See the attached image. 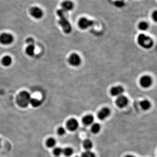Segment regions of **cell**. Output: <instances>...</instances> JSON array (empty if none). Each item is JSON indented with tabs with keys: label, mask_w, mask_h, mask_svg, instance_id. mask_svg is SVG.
<instances>
[{
	"label": "cell",
	"mask_w": 157,
	"mask_h": 157,
	"mask_svg": "<svg viewBox=\"0 0 157 157\" xmlns=\"http://www.w3.org/2000/svg\"><path fill=\"white\" fill-rule=\"evenodd\" d=\"M67 12L62 9L58 10L57 14L59 17L58 24L61 26L63 31L66 34H69L71 32L72 28L69 20L67 19Z\"/></svg>",
	"instance_id": "6da1fadb"
},
{
	"label": "cell",
	"mask_w": 157,
	"mask_h": 157,
	"mask_svg": "<svg viewBox=\"0 0 157 157\" xmlns=\"http://www.w3.org/2000/svg\"><path fill=\"white\" fill-rule=\"evenodd\" d=\"M31 99L30 94L29 92L24 91H22L17 97V103L20 107L25 108L29 104Z\"/></svg>",
	"instance_id": "7a4b0ae2"
},
{
	"label": "cell",
	"mask_w": 157,
	"mask_h": 157,
	"mask_svg": "<svg viewBox=\"0 0 157 157\" xmlns=\"http://www.w3.org/2000/svg\"><path fill=\"white\" fill-rule=\"evenodd\" d=\"M139 44L144 49H149L153 45V41L151 38L145 34H141L139 35L138 38Z\"/></svg>",
	"instance_id": "3957f363"
},
{
	"label": "cell",
	"mask_w": 157,
	"mask_h": 157,
	"mask_svg": "<svg viewBox=\"0 0 157 157\" xmlns=\"http://www.w3.org/2000/svg\"><path fill=\"white\" fill-rule=\"evenodd\" d=\"M78 24L81 29L85 30L94 25V22L86 17H82L78 20Z\"/></svg>",
	"instance_id": "277c9868"
},
{
	"label": "cell",
	"mask_w": 157,
	"mask_h": 157,
	"mask_svg": "<svg viewBox=\"0 0 157 157\" xmlns=\"http://www.w3.org/2000/svg\"><path fill=\"white\" fill-rule=\"evenodd\" d=\"M14 39V37L9 33H3L0 35V43L4 45L11 44Z\"/></svg>",
	"instance_id": "5b68a950"
},
{
	"label": "cell",
	"mask_w": 157,
	"mask_h": 157,
	"mask_svg": "<svg viewBox=\"0 0 157 157\" xmlns=\"http://www.w3.org/2000/svg\"><path fill=\"white\" fill-rule=\"evenodd\" d=\"M70 65L73 66H78L81 64V60L80 57L76 53L71 54L68 59Z\"/></svg>",
	"instance_id": "8992f818"
},
{
	"label": "cell",
	"mask_w": 157,
	"mask_h": 157,
	"mask_svg": "<svg viewBox=\"0 0 157 157\" xmlns=\"http://www.w3.org/2000/svg\"><path fill=\"white\" fill-rule=\"evenodd\" d=\"M30 14L35 19H39L43 16V10L38 7H33L30 10Z\"/></svg>",
	"instance_id": "52a82bcc"
},
{
	"label": "cell",
	"mask_w": 157,
	"mask_h": 157,
	"mask_svg": "<svg viewBox=\"0 0 157 157\" xmlns=\"http://www.w3.org/2000/svg\"><path fill=\"white\" fill-rule=\"evenodd\" d=\"M116 103L117 105L119 108H124L128 104V99L125 96L120 95L116 99Z\"/></svg>",
	"instance_id": "ba28073f"
},
{
	"label": "cell",
	"mask_w": 157,
	"mask_h": 157,
	"mask_svg": "<svg viewBox=\"0 0 157 157\" xmlns=\"http://www.w3.org/2000/svg\"><path fill=\"white\" fill-rule=\"evenodd\" d=\"M74 3L69 0L64 1L61 3V9L67 12L72 10L74 9Z\"/></svg>",
	"instance_id": "9c48e42d"
},
{
	"label": "cell",
	"mask_w": 157,
	"mask_h": 157,
	"mask_svg": "<svg viewBox=\"0 0 157 157\" xmlns=\"http://www.w3.org/2000/svg\"><path fill=\"white\" fill-rule=\"evenodd\" d=\"M66 126L68 130L72 131H73L76 130L78 128V121L75 118L70 119L67 122Z\"/></svg>",
	"instance_id": "30bf717a"
},
{
	"label": "cell",
	"mask_w": 157,
	"mask_h": 157,
	"mask_svg": "<svg viewBox=\"0 0 157 157\" xmlns=\"http://www.w3.org/2000/svg\"><path fill=\"white\" fill-rule=\"evenodd\" d=\"M152 81L149 76H142L140 79V84L144 88H148L151 85Z\"/></svg>",
	"instance_id": "8fae6325"
},
{
	"label": "cell",
	"mask_w": 157,
	"mask_h": 157,
	"mask_svg": "<svg viewBox=\"0 0 157 157\" xmlns=\"http://www.w3.org/2000/svg\"><path fill=\"white\" fill-rule=\"evenodd\" d=\"M110 114V110L107 107L102 108L98 113V117L100 120H104L109 117Z\"/></svg>",
	"instance_id": "7c38bea8"
},
{
	"label": "cell",
	"mask_w": 157,
	"mask_h": 157,
	"mask_svg": "<svg viewBox=\"0 0 157 157\" xmlns=\"http://www.w3.org/2000/svg\"><path fill=\"white\" fill-rule=\"evenodd\" d=\"M110 94L114 97H119L123 94L124 92V89L121 86H116L113 87L110 90Z\"/></svg>",
	"instance_id": "4fadbf2b"
},
{
	"label": "cell",
	"mask_w": 157,
	"mask_h": 157,
	"mask_svg": "<svg viewBox=\"0 0 157 157\" xmlns=\"http://www.w3.org/2000/svg\"><path fill=\"white\" fill-rule=\"evenodd\" d=\"M94 117L91 115H87L85 116L83 119V122L84 124L86 126L92 124L94 122Z\"/></svg>",
	"instance_id": "5bb4252c"
},
{
	"label": "cell",
	"mask_w": 157,
	"mask_h": 157,
	"mask_svg": "<svg viewBox=\"0 0 157 157\" xmlns=\"http://www.w3.org/2000/svg\"><path fill=\"white\" fill-rule=\"evenodd\" d=\"M12 59L11 57L6 56L3 58L1 60L2 64L5 66H9L11 64Z\"/></svg>",
	"instance_id": "9a60e30c"
},
{
	"label": "cell",
	"mask_w": 157,
	"mask_h": 157,
	"mask_svg": "<svg viewBox=\"0 0 157 157\" xmlns=\"http://www.w3.org/2000/svg\"><path fill=\"white\" fill-rule=\"evenodd\" d=\"M83 146L86 151H90L93 147V144L90 140L86 139L83 141Z\"/></svg>",
	"instance_id": "2e32d148"
},
{
	"label": "cell",
	"mask_w": 157,
	"mask_h": 157,
	"mask_svg": "<svg viewBox=\"0 0 157 157\" xmlns=\"http://www.w3.org/2000/svg\"><path fill=\"white\" fill-rule=\"evenodd\" d=\"M140 106L143 110H146L151 107V103L148 100L144 99L140 102Z\"/></svg>",
	"instance_id": "e0dca14e"
},
{
	"label": "cell",
	"mask_w": 157,
	"mask_h": 157,
	"mask_svg": "<svg viewBox=\"0 0 157 157\" xmlns=\"http://www.w3.org/2000/svg\"><path fill=\"white\" fill-rule=\"evenodd\" d=\"M35 47L34 45H28L26 49V53L28 56H32L35 54Z\"/></svg>",
	"instance_id": "ac0fdd59"
},
{
	"label": "cell",
	"mask_w": 157,
	"mask_h": 157,
	"mask_svg": "<svg viewBox=\"0 0 157 157\" xmlns=\"http://www.w3.org/2000/svg\"><path fill=\"white\" fill-rule=\"evenodd\" d=\"M30 104H31L33 107H38L41 105L42 102L41 100L37 99L31 98Z\"/></svg>",
	"instance_id": "d6986e66"
},
{
	"label": "cell",
	"mask_w": 157,
	"mask_h": 157,
	"mask_svg": "<svg viewBox=\"0 0 157 157\" xmlns=\"http://www.w3.org/2000/svg\"><path fill=\"white\" fill-rule=\"evenodd\" d=\"M100 125L98 123H94L92 124L91 127V131L93 133H97L100 131Z\"/></svg>",
	"instance_id": "ffe728a7"
},
{
	"label": "cell",
	"mask_w": 157,
	"mask_h": 157,
	"mask_svg": "<svg viewBox=\"0 0 157 157\" xmlns=\"http://www.w3.org/2000/svg\"><path fill=\"white\" fill-rule=\"evenodd\" d=\"M149 25L148 23L145 22H140L138 24V28L141 31H146L148 29Z\"/></svg>",
	"instance_id": "44dd1931"
},
{
	"label": "cell",
	"mask_w": 157,
	"mask_h": 157,
	"mask_svg": "<svg viewBox=\"0 0 157 157\" xmlns=\"http://www.w3.org/2000/svg\"><path fill=\"white\" fill-rule=\"evenodd\" d=\"M73 151L71 147H66L63 149V154L67 157L71 156L73 154Z\"/></svg>",
	"instance_id": "7402d4cb"
},
{
	"label": "cell",
	"mask_w": 157,
	"mask_h": 157,
	"mask_svg": "<svg viewBox=\"0 0 157 157\" xmlns=\"http://www.w3.org/2000/svg\"><path fill=\"white\" fill-rule=\"evenodd\" d=\"M115 7L117 8H122L125 6V3L123 0H117L114 3Z\"/></svg>",
	"instance_id": "603a6c76"
},
{
	"label": "cell",
	"mask_w": 157,
	"mask_h": 157,
	"mask_svg": "<svg viewBox=\"0 0 157 157\" xmlns=\"http://www.w3.org/2000/svg\"><path fill=\"white\" fill-rule=\"evenodd\" d=\"M46 144L48 147H53L56 145V140L53 138H50L47 140Z\"/></svg>",
	"instance_id": "cb8c5ba5"
},
{
	"label": "cell",
	"mask_w": 157,
	"mask_h": 157,
	"mask_svg": "<svg viewBox=\"0 0 157 157\" xmlns=\"http://www.w3.org/2000/svg\"><path fill=\"white\" fill-rule=\"evenodd\" d=\"M82 157H96V155L91 151H86L83 153Z\"/></svg>",
	"instance_id": "d4e9b609"
},
{
	"label": "cell",
	"mask_w": 157,
	"mask_h": 157,
	"mask_svg": "<svg viewBox=\"0 0 157 157\" xmlns=\"http://www.w3.org/2000/svg\"><path fill=\"white\" fill-rule=\"evenodd\" d=\"M53 153L56 156H60L62 154H63V149L60 147H56L54 149Z\"/></svg>",
	"instance_id": "484cf974"
},
{
	"label": "cell",
	"mask_w": 157,
	"mask_h": 157,
	"mask_svg": "<svg viewBox=\"0 0 157 157\" xmlns=\"http://www.w3.org/2000/svg\"><path fill=\"white\" fill-rule=\"evenodd\" d=\"M58 133L61 136L64 135L65 133V129L63 127H62V126L59 127L58 130Z\"/></svg>",
	"instance_id": "4316f807"
},
{
	"label": "cell",
	"mask_w": 157,
	"mask_h": 157,
	"mask_svg": "<svg viewBox=\"0 0 157 157\" xmlns=\"http://www.w3.org/2000/svg\"><path fill=\"white\" fill-rule=\"evenodd\" d=\"M26 42L28 45H34L35 41H34V39L31 38H28L26 40Z\"/></svg>",
	"instance_id": "83f0119b"
},
{
	"label": "cell",
	"mask_w": 157,
	"mask_h": 157,
	"mask_svg": "<svg viewBox=\"0 0 157 157\" xmlns=\"http://www.w3.org/2000/svg\"><path fill=\"white\" fill-rule=\"evenodd\" d=\"M152 18L154 22H157V10H155L153 12L152 14Z\"/></svg>",
	"instance_id": "f1b7e54d"
},
{
	"label": "cell",
	"mask_w": 157,
	"mask_h": 157,
	"mask_svg": "<svg viewBox=\"0 0 157 157\" xmlns=\"http://www.w3.org/2000/svg\"><path fill=\"white\" fill-rule=\"evenodd\" d=\"M125 157H136L135 156H133V155H127Z\"/></svg>",
	"instance_id": "f546056e"
},
{
	"label": "cell",
	"mask_w": 157,
	"mask_h": 157,
	"mask_svg": "<svg viewBox=\"0 0 157 157\" xmlns=\"http://www.w3.org/2000/svg\"><path fill=\"white\" fill-rule=\"evenodd\" d=\"M1 139H0V148H1Z\"/></svg>",
	"instance_id": "4dcf8cb0"
},
{
	"label": "cell",
	"mask_w": 157,
	"mask_h": 157,
	"mask_svg": "<svg viewBox=\"0 0 157 157\" xmlns=\"http://www.w3.org/2000/svg\"></svg>",
	"instance_id": "1f68e13d"
}]
</instances>
